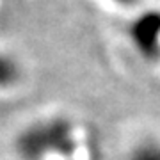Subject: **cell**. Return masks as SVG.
Here are the masks:
<instances>
[{
  "instance_id": "1",
  "label": "cell",
  "mask_w": 160,
  "mask_h": 160,
  "mask_svg": "<svg viewBox=\"0 0 160 160\" xmlns=\"http://www.w3.org/2000/svg\"><path fill=\"white\" fill-rule=\"evenodd\" d=\"M75 126L66 118H48L29 125L16 139V149L23 160H46L50 155H71L75 151Z\"/></svg>"
},
{
  "instance_id": "2",
  "label": "cell",
  "mask_w": 160,
  "mask_h": 160,
  "mask_svg": "<svg viewBox=\"0 0 160 160\" xmlns=\"http://www.w3.org/2000/svg\"><path fill=\"white\" fill-rule=\"evenodd\" d=\"M128 39L144 61H160V9H142L132 18L126 29Z\"/></svg>"
},
{
  "instance_id": "3",
  "label": "cell",
  "mask_w": 160,
  "mask_h": 160,
  "mask_svg": "<svg viewBox=\"0 0 160 160\" xmlns=\"http://www.w3.org/2000/svg\"><path fill=\"white\" fill-rule=\"evenodd\" d=\"M25 77L22 61L11 52L0 50V92L11 91L22 84Z\"/></svg>"
},
{
  "instance_id": "5",
  "label": "cell",
  "mask_w": 160,
  "mask_h": 160,
  "mask_svg": "<svg viewBox=\"0 0 160 160\" xmlns=\"http://www.w3.org/2000/svg\"><path fill=\"white\" fill-rule=\"evenodd\" d=\"M107 4H112L116 7H121V9H135L142 4V0H103Z\"/></svg>"
},
{
  "instance_id": "4",
  "label": "cell",
  "mask_w": 160,
  "mask_h": 160,
  "mask_svg": "<svg viewBox=\"0 0 160 160\" xmlns=\"http://www.w3.org/2000/svg\"><path fill=\"white\" fill-rule=\"evenodd\" d=\"M126 160H160V141H142L133 146Z\"/></svg>"
}]
</instances>
